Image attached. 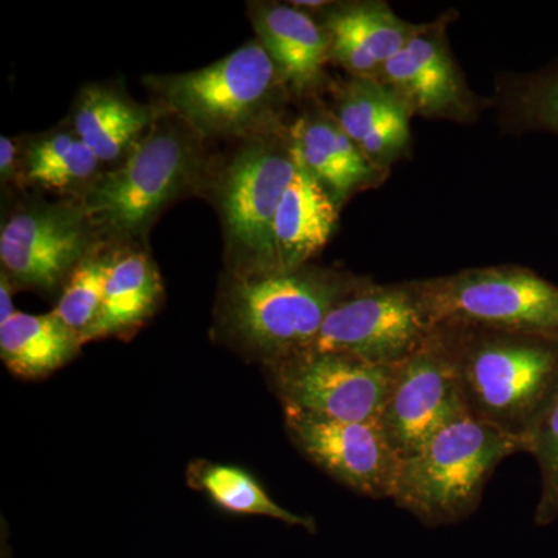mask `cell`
<instances>
[{"instance_id":"obj_1","label":"cell","mask_w":558,"mask_h":558,"mask_svg":"<svg viewBox=\"0 0 558 558\" xmlns=\"http://www.w3.org/2000/svg\"><path fill=\"white\" fill-rule=\"evenodd\" d=\"M465 410L529 442L558 389V341L473 325H438Z\"/></svg>"},{"instance_id":"obj_2","label":"cell","mask_w":558,"mask_h":558,"mask_svg":"<svg viewBox=\"0 0 558 558\" xmlns=\"http://www.w3.org/2000/svg\"><path fill=\"white\" fill-rule=\"evenodd\" d=\"M333 267L229 274L219 301L220 329L266 368L314 347L326 318L368 284Z\"/></svg>"},{"instance_id":"obj_3","label":"cell","mask_w":558,"mask_h":558,"mask_svg":"<svg viewBox=\"0 0 558 558\" xmlns=\"http://www.w3.org/2000/svg\"><path fill=\"white\" fill-rule=\"evenodd\" d=\"M205 140L161 109L148 134L80 197L102 241L145 242L161 213L208 182Z\"/></svg>"},{"instance_id":"obj_4","label":"cell","mask_w":558,"mask_h":558,"mask_svg":"<svg viewBox=\"0 0 558 558\" xmlns=\"http://www.w3.org/2000/svg\"><path fill=\"white\" fill-rule=\"evenodd\" d=\"M165 110L202 138H248L288 126L292 95L258 39L207 68L145 76Z\"/></svg>"},{"instance_id":"obj_5","label":"cell","mask_w":558,"mask_h":558,"mask_svg":"<svg viewBox=\"0 0 558 558\" xmlns=\"http://www.w3.org/2000/svg\"><path fill=\"white\" fill-rule=\"evenodd\" d=\"M517 453H526L520 440L468 414L400 459L391 499L429 526L457 523L480 508L495 470Z\"/></svg>"},{"instance_id":"obj_6","label":"cell","mask_w":558,"mask_h":558,"mask_svg":"<svg viewBox=\"0 0 558 558\" xmlns=\"http://www.w3.org/2000/svg\"><path fill=\"white\" fill-rule=\"evenodd\" d=\"M213 182L229 274L275 270L271 227L296 171L288 126L240 140Z\"/></svg>"},{"instance_id":"obj_7","label":"cell","mask_w":558,"mask_h":558,"mask_svg":"<svg viewBox=\"0 0 558 558\" xmlns=\"http://www.w3.org/2000/svg\"><path fill=\"white\" fill-rule=\"evenodd\" d=\"M433 325H473L558 341V286L515 264L414 279Z\"/></svg>"},{"instance_id":"obj_8","label":"cell","mask_w":558,"mask_h":558,"mask_svg":"<svg viewBox=\"0 0 558 558\" xmlns=\"http://www.w3.org/2000/svg\"><path fill=\"white\" fill-rule=\"evenodd\" d=\"M436 326L413 281H371L337 304L311 349L396 366L418 351Z\"/></svg>"},{"instance_id":"obj_9","label":"cell","mask_w":558,"mask_h":558,"mask_svg":"<svg viewBox=\"0 0 558 558\" xmlns=\"http://www.w3.org/2000/svg\"><path fill=\"white\" fill-rule=\"evenodd\" d=\"M80 199L28 202L0 229V263L14 289L62 290L72 271L101 242Z\"/></svg>"},{"instance_id":"obj_10","label":"cell","mask_w":558,"mask_h":558,"mask_svg":"<svg viewBox=\"0 0 558 558\" xmlns=\"http://www.w3.org/2000/svg\"><path fill=\"white\" fill-rule=\"evenodd\" d=\"M282 409L351 422H379L395 366L307 349L269 366Z\"/></svg>"},{"instance_id":"obj_11","label":"cell","mask_w":558,"mask_h":558,"mask_svg":"<svg viewBox=\"0 0 558 558\" xmlns=\"http://www.w3.org/2000/svg\"><path fill=\"white\" fill-rule=\"evenodd\" d=\"M457 16V11L450 10L425 22L424 28L377 76L405 101L413 117L470 124L490 108V100L481 98L470 87L451 51L447 32Z\"/></svg>"},{"instance_id":"obj_12","label":"cell","mask_w":558,"mask_h":558,"mask_svg":"<svg viewBox=\"0 0 558 558\" xmlns=\"http://www.w3.org/2000/svg\"><path fill=\"white\" fill-rule=\"evenodd\" d=\"M468 414L449 351L436 326L424 347L395 366L380 427L403 459L440 428Z\"/></svg>"},{"instance_id":"obj_13","label":"cell","mask_w":558,"mask_h":558,"mask_svg":"<svg viewBox=\"0 0 558 558\" xmlns=\"http://www.w3.org/2000/svg\"><path fill=\"white\" fill-rule=\"evenodd\" d=\"M296 447L341 486L374 499H391L400 458L379 422L337 421L284 409Z\"/></svg>"},{"instance_id":"obj_14","label":"cell","mask_w":558,"mask_h":558,"mask_svg":"<svg viewBox=\"0 0 558 558\" xmlns=\"http://www.w3.org/2000/svg\"><path fill=\"white\" fill-rule=\"evenodd\" d=\"M325 95L330 116L374 167L391 172L392 165L410 156L413 113L379 80H330Z\"/></svg>"},{"instance_id":"obj_15","label":"cell","mask_w":558,"mask_h":558,"mask_svg":"<svg viewBox=\"0 0 558 558\" xmlns=\"http://www.w3.org/2000/svg\"><path fill=\"white\" fill-rule=\"evenodd\" d=\"M288 134L296 165L311 174L340 209L355 194L379 189L389 171L374 167L344 134L319 98L301 101Z\"/></svg>"},{"instance_id":"obj_16","label":"cell","mask_w":558,"mask_h":558,"mask_svg":"<svg viewBox=\"0 0 558 558\" xmlns=\"http://www.w3.org/2000/svg\"><path fill=\"white\" fill-rule=\"evenodd\" d=\"M248 17L256 39L270 54L293 100L319 98L330 80L329 36L310 11L293 3L250 2Z\"/></svg>"},{"instance_id":"obj_17","label":"cell","mask_w":558,"mask_h":558,"mask_svg":"<svg viewBox=\"0 0 558 558\" xmlns=\"http://www.w3.org/2000/svg\"><path fill=\"white\" fill-rule=\"evenodd\" d=\"M312 14L328 33L330 62L357 78L377 80L425 25L402 20L384 0L329 2Z\"/></svg>"},{"instance_id":"obj_18","label":"cell","mask_w":558,"mask_h":558,"mask_svg":"<svg viewBox=\"0 0 558 558\" xmlns=\"http://www.w3.org/2000/svg\"><path fill=\"white\" fill-rule=\"evenodd\" d=\"M163 295L160 271L148 250L140 242H113L100 315L87 343L109 337L128 339L156 314Z\"/></svg>"},{"instance_id":"obj_19","label":"cell","mask_w":558,"mask_h":558,"mask_svg":"<svg viewBox=\"0 0 558 558\" xmlns=\"http://www.w3.org/2000/svg\"><path fill=\"white\" fill-rule=\"evenodd\" d=\"M157 110L109 84H87L73 102L70 126L102 165H120L148 134Z\"/></svg>"},{"instance_id":"obj_20","label":"cell","mask_w":558,"mask_h":558,"mask_svg":"<svg viewBox=\"0 0 558 558\" xmlns=\"http://www.w3.org/2000/svg\"><path fill=\"white\" fill-rule=\"evenodd\" d=\"M340 211L328 191L299 168L275 213L271 227L275 270L299 269L311 264L328 245Z\"/></svg>"},{"instance_id":"obj_21","label":"cell","mask_w":558,"mask_h":558,"mask_svg":"<svg viewBox=\"0 0 558 558\" xmlns=\"http://www.w3.org/2000/svg\"><path fill=\"white\" fill-rule=\"evenodd\" d=\"M102 167L72 126L58 128L20 143L17 186L80 199L105 171Z\"/></svg>"},{"instance_id":"obj_22","label":"cell","mask_w":558,"mask_h":558,"mask_svg":"<svg viewBox=\"0 0 558 558\" xmlns=\"http://www.w3.org/2000/svg\"><path fill=\"white\" fill-rule=\"evenodd\" d=\"M83 340L53 314L16 312L0 325V357L21 379L50 376L80 354Z\"/></svg>"},{"instance_id":"obj_23","label":"cell","mask_w":558,"mask_h":558,"mask_svg":"<svg viewBox=\"0 0 558 558\" xmlns=\"http://www.w3.org/2000/svg\"><path fill=\"white\" fill-rule=\"evenodd\" d=\"M490 108L508 134L558 137V58L531 72H502L495 80Z\"/></svg>"},{"instance_id":"obj_24","label":"cell","mask_w":558,"mask_h":558,"mask_svg":"<svg viewBox=\"0 0 558 558\" xmlns=\"http://www.w3.org/2000/svg\"><path fill=\"white\" fill-rule=\"evenodd\" d=\"M191 487L207 495L218 508L234 515L267 517L315 531V521L311 517L299 515L279 506L260 486L258 480L248 472L234 465L219 462L199 461L190 468Z\"/></svg>"},{"instance_id":"obj_25","label":"cell","mask_w":558,"mask_h":558,"mask_svg":"<svg viewBox=\"0 0 558 558\" xmlns=\"http://www.w3.org/2000/svg\"><path fill=\"white\" fill-rule=\"evenodd\" d=\"M113 242L101 241L70 275L53 314L87 343L100 315L106 279L112 263Z\"/></svg>"},{"instance_id":"obj_26","label":"cell","mask_w":558,"mask_h":558,"mask_svg":"<svg viewBox=\"0 0 558 558\" xmlns=\"http://www.w3.org/2000/svg\"><path fill=\"white\" fill-rule=\"evenodd\" d=\"M527 454L537 462L539 495L534 520L549 526L558 520V389L529 442Z\"/></svg>"},{"instance_id":"obj_27","label":"cell","mask_w":558,"mask_h":558,"mask_svg":"<svg viewBox=\"0 0 558 558\" xmlns=\"http://www.w3.org/2000/svg\"><path fill=\"white\" fill-rule=\"evenodd\" d=\"M20 175V145L14 140L2 135L0 138V179L3 185L16 183Z\"/></svg>"},{"instance_id":"obj_28","label":"cell","mask_w":558,"mask_h":558,"mask_svg":"<svg viewBox=\"0 0 558 558\" xmlns=\"http://www.w3.org/2000/svg\"><path fill=\"white\" fill-rule=\"evenodd\" d=\"M13 282L10 281V278L7 277L3 271H0V325L9 322L16 311L13 307Z\"/></svg>"}]
</instances>
